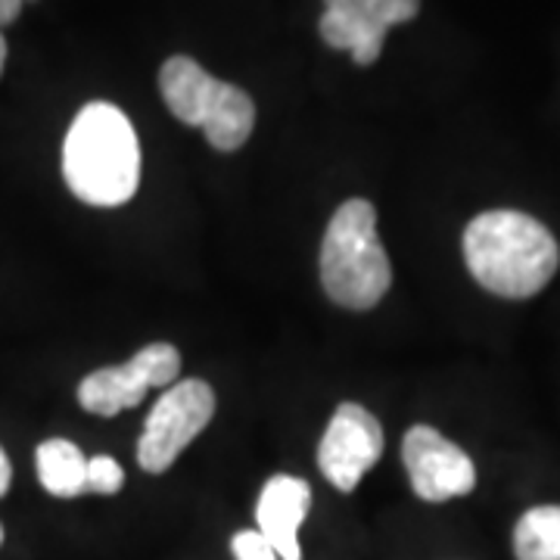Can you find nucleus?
<instances>
[{"label":"nucleus","mask_w":560,"mask_h":560,"mask_svg":"<svg viewBox=\"0 0 560 560\" xmlns=\"http://www.w3.org/2000/svg\"><path fill=\"white\" fill-rule=\"evenodd\" d=\"M464 261L480 287L501 300H529L560 265L558 241L526 212L492 209L464 231Z\"/></svg>","instance_id":"nucleus-1"},{"label":"nucleus","mask_w":560,"mask_h":560,"mask_svg":"<svg viewBox=\"0 0 560 560\" xmlns=\"http://www.w3.org/2000/svg\"><path fill=\"white\" fill-rule=\"evenodd\" d=\"M62 178L88 206H125L140 187V143L113 103H88L62 143Z\"/></svg>","instance_id":"nucleus-2"},{"label":"nucleus","mask_w":560,"mask_h":560,"mask_svg":"<svg viewBox=\"0 0 560 560\" xmlns=\"http://www.w3.org/2000/svg\"><path fill=\"white\" fill-rule=\"evenodd\" d=\"M320 283L330 302L368 312L393 287V265L377 237V209L368 200H346L334 212L320 243Z\"/></svg>","instance_id":"nucleus-3"},{"label":"nucleus","mask_w":560,"mask_h":560,"mask_svg":"<svg viewBox=\"0 0 560 560\" xmlns=\"http://www.w3.org/2000/svg\"><path fill=\"white\" fill-rule=\"evenodd\" d=\"M160 91L172 116L184 125L202 128L206 140L221 153L241 150L253 135L256 125L253 97L237 84L209 75L190 57H172L162 62Z\"/></svg>","instance_id":"nucleus-4"},{"label":"nucleus","mask_w":560,"mask_h":560,"mask_svg":"<svg viewBox=\"0 0 560 560\" xmlns=\"http://www.w3.org/2000/svg\"><path fill=\"white\" fill-rule=\"evenodd\" d=\"M215 415V393L202 381L172 383L153 405L138 442V464L147 474H165L200 436Z\"/></svg>","instance_id":"nucleus-5"},{"label":"nucleus","mask_w":560,"mask_h":560,"mask_svg":"<svg viewBox=\"0 0 560 560\" xmlns=\"http://www.w3.org/2000/svg\"><path fill=\"white\" fill-rule=\"evenodd\" d=\"M180 374V355L168 342H150L138 355L116 368H101L88 374L79 386V401L84 411L113 418L125 408H138L147 389L172 386Z\"/></svg>","instance_id":"nucleus-6"},{"label":"nucleus","mask_w":560,"mask_h":560,"mask_svg":"<svg viewBox=\"0 0 560 560\" xmlns=\"http://www.w3.org/2000/svg\"><path fill=\"white\" fill-rule=\"evenodd\" d=\"M420 0H324L320 38L334 50H349L359 66L381 57L383 38L393 25L418 16Z\"/></svg>","instance_id":"nucleus-7"},{"label":"nucleus","mask_w":560,"mask_h":560,"mask_svg":"<svg viewBox=\"0 0 560 560\" xmlns=\"http://www.w3.org/2000/svg\"><path fill=\"white\" fill-rule=\"evenodd\" d=\"M401 460L411 489L423 501L440 504V501L460 499L477 486V467L470 455L452 440H445L436 427L427 423L411 427L401 440Z\"/></svg>","instance_id":"nucleus-8"},{"label":"nucleus","mask_w":560,"mask_h":560,"mask_svg":"<svg viewBox=\"0 0 560 560\" xmlns=\"http://www.w3.org/2000/svg\"><path fill=\"white\" fill-rule=\"evenodd\" d=\"M383 427L368 408L355 401H342L330 418L318 445V467L330 486L352 492L361 477L381 460Z\"/></svg>","instance_id":"nucleus-9"},{"label":"nucleus","mask_w":560,"mask_h":560,"mask_svg":"<svg viewBox=\"0 0 560 560\" xmlns=\"http://www.w3.org/2000/svg\"><path fill=\"white\" fill-rule=\"evenodd\" d=\"M312 508V489L300 477L278 474L261 486L256 523L280 560H302L300 526Z\"/></svg>","instance_id":"nucleus-10"},{"label":"nucleus","mask_w":560,"mask_h":560,"mask_svg":"<svg viewBox=\"0 0 560 560\" xmlns=\"http://www.w3.org/2000/svg\"><path fill=\"white\" fill-rule=\"evenodd\" d=\"M40 486L57 499H75L88 486V460L79 452V445L69 440L40 442L38 452Z\"/></svg>","instance_id":"nucleus-11"},{"label":"nucleus","mask_w":560,"mask_h":560,"mask_svg":"<svg viewBox=\"0 0 560 560\" xmlns=\"http://www.w3.org/2000/svg\"><path fill=\"white\" fill-rule=\"evenodd\" d=\"M517 560H560V508L541 504L526 511L514 526Z\"/></svg>","instance_id":"nucleus-12"},{"label":"nucleus","mask_w":560,"mask_h":560,"mask_svg":"<svg viewBox=\"0 0 560 560\" xmlns=\"http://www.w3.org/2000/svg\"><path fill=\"white\" fill-rule=\"evenodd\" d=\"M125 482V474H121L119 460L106 458V455H97V458L88 460V486L84 492H97V495H116Z\"/></svg>","instance_id":"nucleus-13"},{"label":"nucleus","mask_w":560,"mask_h":560,"mask_svg":"<svg viewBox=\"0 0 560 560\" xmlns=\"http://www.w3.org/2000/svg\"><path fill=\"white\" fill-rule=\"evenodd\" d=\"M231 555L234 560H280L278 551L265 541L259 529H243L231 539Z\"/></svg>","instance_id":"nucleus-14"},{"label":"nucleus","mask_w":560,"mask_h":560,"mask_svg":"<svg viewBox=\"0 0 560 560\" xmlns=\"http://www.w3.org/2000/svg\"><path fill=\"white\" fill-rule=\"evenodd\" d=\"M22 3H25V0H0V28L20 20Z\"/></svg>","instance_id":"nucleus-15"},{"label":"nucleus","mask_w":560,"mask_h":560,"mask_svg":"<svg viewBox=\"0 0 560 560\" xmlns=\"http://www.w3.org/2000/svg\"><path fill=\"white\" fill-rule=\"evenodd\" d=\"M10 482H13V467H10V460H7V452L0 448V495H7Z\"/></svg>","instance_id":"nucleus-16"},{"label":"nucleus","mask_w":560,"mask_h":560,"mask_svg":"<svg viewBox=\"0 0 560 560\" xmlns=\"http://www.w3.org/2000/svg\"><path fill=\"white\" fill-rule=\"evenodd\" d=\"M3 62H7V40L0 35V72H3Z\"/></svg>","instance_id":"nucleus-17"},{"label":"nucleus","mask_w":560,"mask_h":560,"mask_svg":"<svg viewBox=\"0 0 560 560\" xmlns=\"http://www.w3.org/2000/svg\"><path fill=\"white\" fill-rule=\"evenodd\" d=\"M0 541H3V529H0Z\"/></svg>","instance_id":"nucleus-18"}]
</instances>
